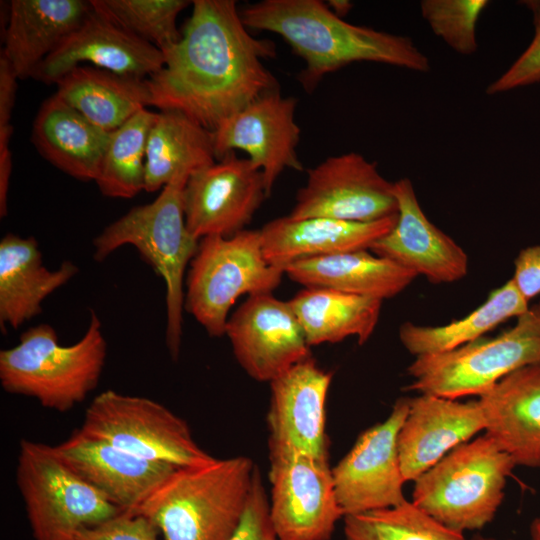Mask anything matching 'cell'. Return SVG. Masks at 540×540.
<instances>
[{
    "label": "cell",
    "instance_id": "6da1fadb",
    "mask_svg": "<svg viewBox=\"0 0 540 540\" xmlns=\"http://www.w3.org/2000/svg\"><path fill=\"white\" fill-rule=\"evenodd\" d=\"M181 39L163 52L164 66L146 80L149 106L182 112L209 131L268 92L278 81L263 59L275 45L244 25L234 0H195Z\"/></svg>",
    "mask_w": 540,
    "mask_h": 540
},
{
    "label": "cell",
    "instance_id": "7a4b0ae2",
    "mask_svg": "<svg viewBox=\"0 0 540 540\" xmlns=\"http://www.w3.org/2000/svg\"><path fill=\"white\" fill-rule=\"evenodd\" d=\"M240 15L248 29L278 34L304 60L298 79L308 93L325 75L354 62L430 70L428 57L411 38L348 23L321 0H262Z\"/></svg>",
    "mask_w": 540,
    "mask_h": 540
},
{
    "label": "cell",
    "instance_id": "3957f363",
    "mask_svg": "<svg viewBox=\"0 0 540 540\" xmlns=\"http://www.w3.org/2000/svg\"><path fill=\"white\" fill-rule=\"evenodd\" d=\"M256 469L246 456L177 467L131 513L149 519L163 540H231Z\"/></svg>",
    "mask_w": 540,
    "mask_h": 540
},
{
    "label": "cell",
    "instance_id": "277c9868",
    "mask_svg": "<svg viewBox=\"0 0 540 540\" xmlns=\"http://www.w3.org/2000/svg\"><path fill=\"white\" fill-rule=\"evenodd\" d=\"M187 180L175 178L154 201L133 207L93 240V258L97 262H102L117 249L131 245L163 279L167 318L165 341L173 360L179 356L182 340L185 272L199 243L185 221L183 190Z\"/></svg>",
    "mask_w": 540,
    "mask_h": 540
},
{
    "label": "cell",
    "instance_id": "5b68a950",
    "mask_svg": "<svg viewBox=\"0 0 540 540\" xmlns=\"http://www.w3.org/2000/svg\"><path fill=\"white\" fill-rule=\"evenodd\" d=\"M106 355L102 323L90 309L87 330L74 344L62 345L49 324L24 331L17 345L0 351V383L8 393L66 412L97 387Z\"/></svg>",
    "mask_w": 540,
    "mask_h": 540
},
{
    "label": "cell",
    "instance_id": "8992f818",
    "mask_svg": "<svg viewBox=\"0 0 540 540\" xmlns=\"http://www.w3.org/2000/svg\"><path fill=\"white\" fill-rule=\"evenodd\" d=\"M515 466L485 433L457 446L419 476L411 502L450 529H481L493 520Z\"/></svg>",
    "mask_w": 540,
    "mask_h": 540
},
{
    "label": "cell",
    "instance_id": "52a82bcc",
    "mask_svg": "<svg viewBox=\"0 0 540 540\" xmlns=\"http://www.w3.org/2000/svg\"><path fill=\"white\" fill-rule=\"evenodd\" d=\"M284 274L283 268L266 261L259 230L204 237L188 266L184 310L210 336H223L236 300L272 293Z\"/></svg>",
    "mask_w": 540,
    "mask_h": 540
},
{
    "label": "cell",
    "instance_id": "ba28073f",
    "mask_svg": "<svg viewBox=\"0 0 540 540\" xmlns=\"http://www.w3.org/2000/svg\"><path fill=\"white\" fill-rule=\"evenodd\" d=\"M516 319L494 338L416 357L407 368L412 382L406 390L454 400L481 396L510 373L540 364V302Z\"/></svg>",
    "mask_w": 540,
    "mask_h": 540
},
{
    "label": "cell",
    "instance_id": "9c48e42d",
    "mask_svg": "<svg viewBox=\"0 0 540 540\" xmlns=\"http://www.w3.org/2000/svg\"><path fill=\"white\" fill-rule=\"evenodd\" d=\"M16 482L34 540H72L122 511L44 443L20 441Z\"/></svg>",
    "mask_w": 540,
    "mask_h": 540
},
{
    "label": "cell",
    "instance_id": "30bf717a",
    "mask_svg": "<svg viewBox=\"0 0 540 540\" xmlns=\"http://www.w3.org/2000/svg\"><path fill=\"white\" fill-rule=\"evenodd\" d=\"M79 431L137 457L177 467L215 459L195 441L188 423L167 407L113 390L92 400Z\"/></svg>",
    "mask_w": 540,
    "mask_h": 540
},
{
    "label": "cell",
    "instance_id": "8fae6325",
    "mask_svg": "<svg viewBox=\"0 0 540 540\" xmlns=\"http://www.w3.org/2000/svg\"><path fill=\"white\" fill-rule=\"evenodd\" d=\"M269 461V516L279 539L330 540L344 514L328 459L278 452Z\"/></svg>",
    "mask_w": 540,
    "mask_h": 540
},
{
    "label": "cell",
    "instance_id": "7c38bea8",
    "mask_svg": "<svg viewBox=\"0 0 540 540\" xmlns=\"http://www.w3.org/2000/svg\"><path fill=\"white\" fill-rule=\"evenodd\" d=\"M397 209L393 182L380 174L375 162L349 152L330 156L308 170L288 216L371 222L395 215Z\"/></svg>",
    "mask_w": 540,
    "mask_h": 540
},
{
    "label": "cell",
    "instance_id": "4fadbf2b",
    "mask_svg": "<svg viewBox=\"0 0 540 540\" xmlns=\"http://www.w3.org/2000/svg\"><path fill=\"white\" fill-rule=\"evenodd\" d=\"M409 405L410 398L397 399L386 420L362 432L332 468L335 494L344 517L406 501L397 439Z\"/></svg>",
    "mask_w": 540,
    "mask_h": 540
},
{
    "label": "cell",
    "instance_id": "5bb4252c",
    "mask_svg": "<svg viewBox=\"0 0 540 540\" xmlns=\"http://www.w3.org/2000/svg\"><path fill=\"white\" fill-rule=\"evenodd\" d=\"M265 198L261 170L248 158L229 152L187 180L183 190L186 226L197 240L231 237L246 229Z\"/></svg>",
    "mask_w": 540,
    "mask_h": 540
},
{
    "label": "cell",
    "instance_id": "9a60e30c",
    "mask_svg": "<svg viewBox=\"0 0 540 540\" xmlns=\"http://www.w3.org/2000/svg\"><path fill=\"white\" fill-rule=\"evenodd\" d=\"M225 335L239 365L259 382L270 383L311 356L289 302L272 293L248 296L229 316Z\"/></svg>",
    "mask_w": 540,
    "mask_h": 540
},
{
    "label": "cell",
    "instance_id": "2e32d148",
    "mask_svg": "<svg viewBox=\"0 0 540 540\" xmlns=\"http://www.w3.org/2000/svg\"><path fill=\"white\" fill-rule=\"evenodd\" d=\"M297 102L279 90L268 92L212 131L216 159L244 151L261 170L267 197L285 169L303 170L296 152L301 133L295 121Z\"/></svg>",
    "mask_w": 540,
    "mask_h": 540
},
{
    "label": "cell",
    "instance_id": "e0dca14e",
    "mask_svg": "<svg viewBox=\"0 0 540 540\" xmlns=\"http://www.w3.org/2000/svg\"><path fill=\"white\" fill-rule=\"evenodd\" d=\"M331 380L332 373L310 356L269 383V453L299 452L329 458L326 401Z\"/></svg>",
    "mask_w": 540,
    "mask_h": 540
},
{
    "label": "cell",
    "instance_id": "ac0fdd59",
    "mask_svg": "<svg viewBox=\"0 0 540 540\" xmlns=\"http://www.w3.org/2000/svg\"><path fill=\"white\" fill-rule=\"evenodd\" d=\"M83 63L146 80L145 77L150 78L162 69L164 54L92 7L85 20L43 60L33 77L46 83H56Z\"/></svg>",
    "mask_w": 540,
    "mask_h": 540
},
{
    "label": "cell",
    "instance_id": "d6986e66",
    "mask_svg": "<svg viewBox=\"0 0 540 540\" xmlns=\"http://www.w3.org/2000/svg\"><path fill=\"white\" fill-rule=\"evenodd\" d=\"M393 193L398 205L396 223L369 250L424 275L434 284L464 278L468 271L467 254L427 218L410 179L393 182Z\"/></svg>",
    "mask_w": 540,
    "mask_h": 540
},
{
    "label": "cell",
    "instance_id": "ffe728a7",
    "mask_svg": "<svg viewBox=\"0 0 540 540\" xmlns=\"http://www.w3.org/2000/svg\"><path fill=\"white\" fill-rule=\"evenodd\" d=\"M482 430L485 421L478 400L459 402L430 394L410 398L397 439L405 481H415Z\"/></svg>",
    "mask_w": 540,
    "mask_h": 540
},
{
    "label": "cell",
    "instance_id": "44dd1931",
    "mask_svg": "<svg viewBox=\"0 0 540 540\" xmlns=\"http://www.w3.org/2000/svg\"><path fill=\"white\" fill-rule=\"evenodd\" d=\"M54 448L83 480L127 512H133L177 468L129 454L79 429Z\"/></svg>",
    "mask_w": 540,
    "mask_h": 540
},
{
    "label": "cell",
    "instance_id": "7402d4cb",
    "mask_svg": "<svg viewBox=\"0 0 540 540\" xmlns=\"http://www.w3.org/2000/svg\"><path fill=\"white\" fill-rule=\"evenodd\" d=\"M397 214L371 222H351L288 215L267 222L260 231L266 261L286 269L290 264L322 256L370 249L395 225Z\"/></svg>",
    "mask_w": 540,
    "mask_h": 540
},
{
    "label": "cell",
    "instance_id": "603a6c76",
    "mask_svg": "<svg viewBox=\"0 0 540 540\" xmlns=\"http://www.w3.org/2000/svg\"><path fill=\"white\" fill-rule=\"evenodd\" d=\"M478 401L486 434L516 465L540 467V364L510 373Z\"/></svg>",
    "mask_w": 540,
    "mask_h": 540
},
{
    "label": "cell",
    "instance_id": "cb8c5ba5",
    "mask_svg": "<svg viewBox=\"0 0 540 540\" xmlns=\"http://www.w3.org/2000/svg\"><path fill=\"white\" fill-rule=\"evenodd\" d=\"M91 9L83 0H12L1 55L17 78L33 77Z\"/></svg>",
    "mask_w": 540,
    "mask_h": 540
},
{
    "label": "cell",
    "instance_id": "d4e9b609",
    "mask_svg": "<svg viewBox=\"0 0 540 540\" xmlns=\"http://www.w3.org/2000/svg\"><path fill=\"white\" fill-rule=\"evenodd\" d=\"M78 273L65 260L55 269L43 265L34 237L6 234L0 241V327L17 329L42 312L43 301Z\"/></svg>",
    "mask_w": 540,
    "mask_h": 540
},
{
    "label": "cell",
    "instance_id": "484cf974",
    "mask_svg": "<svg viewBox=\"0 0 540 540\" xmlns=\"http://www.w3.org/2000/svg\"><path fill=\"white\" fill-rule=\"evenodd\" d=\"M111 133L54 94L36 115L32 141L41 155L64 173L81 181H95Z\"/></svg>",
    "mask_w": 540,
    "mask_h": 540
},
{
    "label": "cell",
    "instance_id": "4316f807",
    "mask_svg": "<svg viewBox=\"0 0 540 540\" xmlns=\"http://www.w3.org/2000/svg\"><path fill=\"white\" fill-rule=\"evenodd\" d=\"M285 274L304 287H322L383 301L407 288L418 276L368 249L296 261Z\"/></svg>",
    "mask_w": 540,
    "mask_h": 540
},
{
    "label": "cell",
    "instance_id": "83f0119b",
    "mask_svg": "<svg viewBox=\"0 0 540 540\" xmlns=\"http://www.w3.org/2000/svg\"><path fill=\"white\" fill-rule=\"evenodd\" d=\"M215 160L211 131L182 112L160 111L147 141L144 190L155 192L175 178L189 179Z\"/></svg>",
    "mask_w": 540,
    "mask_h": 540
},
{
    "label": "cell",
    "instance_id": "f1b7e54d",
    "mask_svg": "<svg viewBox=\"0 0 540 540\" xmlns=\"http://www.w3.org/2000/svg\"><path fill=\"white\" fill-rule=\"evenodd\" d=\"M146 80L81 65L55 83V94L96 126L113 132L149 106Z\"/></svg>",
    "mask_w": 540,
    "mask_h": 540
},
{
    "label": "cell",
    "instance_id": "f546056e",
    "mask_svg": "<svg viewBox=\"0 0 540 540\" xmlns=\"http://www.w3.org/2000/svg\"><path fill=\"white\" fill-rule=\"evenodd\" d=\"M308 345L337 343L356 337L360 345L373 334L381 300L322 287H304L288 300Z\"/></svg>",
    "mask_w": 540,
    "mask_h": 540
},
{
    "label": "cell",
    "instance_id": "4dcf8cb0",
    "mask_svg": "<svg viewBox=\"0 0 540 540\" xmlns=\"http://www.w3.org/2000/svg\"><path fill=\"white\" fill-rule=\"evenodd\" d=\"M529 308L511 279L493 290L485 302L467 316L441 326L411 322L399 328L403 346L416 357L445 353L476 341L499 324L519 317Z\"/></svg>",
    "mask_w": 540,
    "mask_h": 540
},
{
    "label": "cell",
    "instance_id": "1f68e13d",
    "mask_svg": "<svg viewBox=\"0 0 540 540\" xmlns=\"http://www.w3.org/2000/svg\"><path fill=\"white\" fill-rule=\"evenodd\" d=\"M156 115L144 108L111 133L95 180L104 196L131 199L144 190L147 141Z\"/></svg>",
    "mask_w": 540,
    "mask_h": 540
},
{
    "label": "cell",
    "instance_id": "d6a6232c",
    "mask_svg": "<svg viewBox=\"0 0 540 540\" xmlns=\"http://www.w3.org/2000/svg\"><path fill=\"white\" fill-rule=\"evenodd\" d=\"M347 540H466L405 501L400 505L344 517Z\"/></svg>",
    "mask_w": 540,
    "mask_h": 540
},
{
    "label": "cell",
    "instance_id": "836d02e7",
    "mask_svg": "<svg viewBox=\"0 0 540 540\" xmlns=\"http://www.w3.org/2000/svg\"><path fill=\"white\" fill-rule=\"evenodd\" d=\"M92 7L112 22L162 52L181 39L176 26L186 0H92Z\"/></svg>",
    "mask_w": 540,
    "mask_h": 540
},
{
    "label": "cell",
    "instance_id": "e575fe53",
    "mask_svg": "<svg viewBox=\"0 0 540 540\" xmlns=\"http://www.w3.org/2000/svg\"><path fill=\"white\" fill-rule=\"evenodd\" d=\"M486 0H423L421 15L433 33L462 55L476 52V26Z\"/></svg>",
    "mask_w": 540,
    "mask_h": 540
},
{
    "label": "cell",
    "instance_id": "d590c367",
    "mask_svg": "<svg viewBox=\"0 0 540 540\" xmlns=\"http://www.w3.org/2000/svg\"><path fill=\"white\" fill-rule=\"evenodd\" d=\"M533 16L534 35L524 52L486 89L489 95L540 82V1H527Z\"/></svg>",
    "mask_w": 540,
    "mask_h": 540
},
{
    "label": "cell",
    "instance_id": "8d00e7d4",
    "mask_svg": "<svg viewBox=\"0 0 540 540\" xmlns=\"http://www.w3.org/2000/svg\"><path fill=\"white\" fill-rule=\"evenodd\" d=\"M159 531L146 517L127 511L80 529L72 540H160Z\"/></svg>",
    "mask_w": 540,
    "mask_h": 540
},
{
    "label": "cell",
    "instance_id": "74e56055",
    "mask_svg": "<svg viewBox=\"0 0 540 540\" xmlns=\"http://www.w3.org/2000/svg\"><path fill=\"white\" fill-rule=\"evenodd\" d=\"M231 540H280L269 516V498L259 469L254 474L241 523Z\"/></svg>",
    "mask_w": 540,
    "mask_h": 540
},
{
    "label": "cell",
    "instance_id": "f35d334b",
    "mask_svg": "<svg viewBox=\"0 0 540 540\" xmlns=\"http://www.w3.org/2000/svg\"><path fill=\"white\" fill-rule=\"evenodd\" d=\"M511 280L528 303L540 296V245L528 246L519 252Z\"/></svg>",
    "mask_w": 540,
    "mask_h": 540
},
{
    "label": "cell",
    "instance_id": "ab89813d",
    "mask_svg": "<svg viewBox=\"0 0 540 540\" xmlns=\"http://www.w3.org/2000/svg\"><path fill=\"white\" fill-rule=\"evenodd\" d=\"M327 5L340 18L346 16L353 6L352 2L348 0H330Z\"/></svg>",
    "mask_w": 540,
    "mask_h": 540
},
{
    "label": "cell",
    "instance_id": "60d3db41",
    "mask_svg": "<svg viewBox=\"0 0 540 540\" xmlns=\"http://www.w3.org/2000/svg\"><path fill=\"white\" fill-rule=\"evenodd\" d=\"M531 540H540V518L533 520L530 526Z\"/></svg>",
    "mask_w": 540,
    "mask_h": 540
},
{
    "label": "cell",
    "instance_id": "b9f144b4",
    "mask_svg": "<svg viewBox=\"0 0 540 540\" xmlns=\"http://www.w3.org/2000/svg\"><path fill=\"white\" fill-rule=\"evenodd\" d=\"M471 540H496V539L483 537L481 535H476Z\"/></svg>",
    "mask_w": 540,
    "mask_h": 540
}]
</instances>
